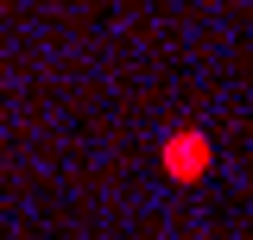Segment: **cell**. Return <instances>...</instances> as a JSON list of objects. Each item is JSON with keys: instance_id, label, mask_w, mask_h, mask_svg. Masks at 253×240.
<instances>
[{"instance_id": "cell-1", "label": "cell", "mask_w": 253, "mask_h": 240, "mask_svg": "<svg viewBox=\"0 0 253 240\" xmlns=\"http://www.w3.org/2000/svg\"><path fill=\"white\" fill-rule=\"evenodd\" d=\"M209 158H215V152H209V139H203L196 126H184V133H171V139H165V171H171L177 183L203 177V171H209Z\"/></svg>"}]
</instances>
